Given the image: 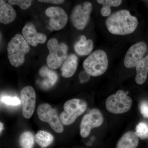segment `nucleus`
I'll return each mask as SVG.
<instances>
[{"mask_svg":"<svg viewBox=\"0 0 148 148\" xmlns=\"http://www.w3.org/2000/svg\"><path fill=\"white\" fill-rule=\"evenodd\" d=\"M106 24L111 34L123 36L135 32L138 27V20L136 17L130 14L129 11L122 10L108 17Z\"/></svg>","mask_w":148,"mask_h":148,"instance_id":"nucleus-1","label":"nucleus"},{"mask_svg":"<svg viewBox=\"0 0 148 148\" xmlns=\"http://www.w3.org/2000/svg\"><path fill=\"white\" fill-rule=\"evenodd\" d=\"M30 47L23 36L16 34L9 42L7 47L8 56L10 64L18 68L24 64L25 56L29 53Z\"/></svg>","mask_w":148,"mask_h":148,"instance_id":"nucleus-2","label":"nucleus"},{"mask_svg":"<svg viewBox=\"0 0 148 148\" xmlns=\"http://www.w3.org/2000/svg\"><path fill=\"white\" fill-rule=\"evenodd\" d=\"M83 66L90 76H101L106 71L108 66L107 54L103 50L95 51L84 60Z\"/></svg>","mask_w":148,"mask_h":148,"instance_id":"nucleus-3","label":"nucleus"},{"mask_svg":"<svg viewBox=\"0 0 148 148\" xmlns=\"http://www.w3.org/2000/svg\"><path fill=\"white\" fill-rule=\"evenodd\" d=\"M49 54L47 58V64L52 70L58 69L68 57V47L65 43H59L55 38L49 40L47 44Z\"/></svg>","mask_w":148,"mask_h":148,"instance_id":"nucleus-4","label":"nucleus"},{"mask_svg":"<svg viewBox=\"0 0 148 148\" xmlns=\"http://www.w3.org/2000/svg\"><path fill=\"white\" fill-rule=\"evenodd\" d=\"M87 104L81 99L74 98L66 101L64 106V111L60 114L62 124L70 125L82 115L86 110Z\"/></svg>","mask_w":148,"mask_h":148,"instance_id":"nucleus-5","label":"nucleus"},{"mask_svg":"<svg viewBox=\"0 0 148 148\" xmlns=\"http://www.w3.org/2000/svg\"><path fill=\"white\" fill-rule=\"evenodd\" d=\"M132 99L123 90H118L116 93L110 95L106 99V106L111 113L121 114L126 112L131 108Z\"/></svg>","mask_w":148,"mask_h":148,"instance_id":"nucleus-6","label":"nucleus"},{"mask_svg":"<svg viewBox=\"0 0 148 148\" xmlns=\"http://www.w3.org/2000/svg\"><path fill=\"white\" fill-rule=\"evenodd\" d=\"M37 114L41 121L48 123L55 132L61 133L64 131V127L57 111L48 103L40 104L37 109Z\"/></svg>","mask_w":148,"mask_h":148,"instance_id":"nucleus-7","label":"nucleus"},{"mask_svg":"<svg viewBox=\"0 0 148 148\" xmlns=\"http://www.w3.org/2000/svg\"><path fill=\"white\" fill-rule=\"evenodd\" d=\"M92 10V3L89 2H85L75 6L72 10L70 18L76 29L82 30L85 28L89 21Z\"/></svg>","mask_w":148,"mask_h":148,"instance_id":"nucleus-8","label":"nucleus"},{"mask_svg":"<svg viewBox=\"0 0 148 148\" xmlns=\"http://www.w3.org/2000/svg\"><path fill=\"white\" fill-rule=\"evenodd\" d=\"M103 121L104 118L101 111L98 109H92L83 117L80 127L81 136L84 138L89 136L91 130L101 126Z\"/></svg>","mask_w":148,"mask_h":148,"instance_id":"nucleus-9","label":"nucleus"},{"mask_svg":"<svg viewBox=\"0 0 148 148\" xmlns=\"http://www.w3.org/2000/svg\"><path fill=\"white\" fill-rule=\"evenodd\" d=\"M148 46L144 42L132 45L126 52L124 59V66L128 69L136 67L147 52Z\"/></svg>","mask_w":148,"mask_h":148,"instance_id":"nucleus-10","label":"nucleus"},{"mask_svg":"<svg viewBox=\"0 0 148 148\" xmlns=\"http://www.w3.org/2000/svg\"><path fill=\"white\" fill-rule=\"evenodd\" d=\"M22 106V114L26 119L33 115L36 106V95L34 88L31 86H25L20 92Z\"/></svg>","mask_w":148,"mask_h":148,"instance_id":"nucleus-11","label":"nucleus"},{"mask_svg":"<svg viewBox=\"0 0 148 148\" xmlns=\"http://www.w3.org/2000/svg\"><path fill=\"white\" fill-rule=\"evenodd\" d=\"M45 14L49 17V24L56 31L61 30L66 26L68 16L66 12L60 7L52 6L46 10Z\"/></svg>","mask_w":148,"mask_h":148,"instance_id":"nucleus-12","label":"nucleus"},{"mask_svg":"<svg viewBox=\"0 0 148 148\" xmlns=\"http://www.w3.org/2000/svg\"><path fill=\"white\" fill-rule=\"evenodd\" d=\"M23 36L29 44L36 47L38 44L44 43L46 41V36L43 34L38 33L36 27L32 23L25 24L22 30Z\"/></svg>","mask_w":148,"mask_h":148,"instance_id":"nucleus-13","label":"nucleus"},{"mask_svg":"<svg viewBox=\"0 0 148 148\" xmlns=\"http://www.w3.org/2000/svg\"><path fill=\"white\" fill-rule=\"evenodd\" d=\"M16 12L12 6L4 1H0V22L4 24L11 23L16 17Z\"/></svg>","mask_w":148,"mask_h":148,"instance_id":"nucleus-14","label":"nucleus"},{"mask_svg":"<svg viewBox=\"0 0 148 148\" xmlns=\"http://www.w3.org/2000/svg\"><path fill=\"white\" fill-rule=\"evenodd\" d=\"M39 74L41 77L45 78V80L43 81L40 84L41 86L44 89L51 87L58 80V76L56 72L45 66L40 68Z\"/></svg>","mask_w":148,"mask_h":148,"instance_id":"nucleus-15","label":"nucleus"},{"mask_svg":"<svg viewBox=\"0 0 148 148\" xmlns=\"http://www.w3.org/2000/svg\"><path fill=\"white\" fill-rule=\"evenodd\" d=\"M77 61V57L75 54H72L69 56L61 67L62 76L66 78L72 77L76 71Z\"/></svg>","mask_w":148,"mask_h":148,"instance_id":"nucleus-16","label":"nucleus"},{"mask_svg":"<svg viewBox=\"0 0 148 148\" xmlns=\"http://www.w3.org/2000/svg\"><path fill=\"white\" fill-rule=\"evenodd\" d=\"M139 142V138L135 132L128 131L119 139L116 148H137Z\"/></svg>","mask_w":148,"mask_h":148,"instance_id":"nucleus-17","label":"nucleus"},{"mask_svg":"<svg viewBox=\"0 0 148 148\" xmlns=\"http://www.w3.org/2000/svg\"><path fill=\"white\" fill-rule=\"evenodd\" d=\"M135 82L138 84H142L146 81L148 74V54L139 62L136 67Z\"/></svg>","mask_w":148,"mask_h":148,"instance_id":"nucleus-18","label":"nucleus"},{"mask_svg":"<svg viewBox=\"0 0 148 148\" xmlns=\"http://www.w3.org/2000/svg\"><path fill=\"white\" fill-rule=\"evenodd\" d=\"M75 50L77 54L80 56L88 55L93 48V43L92 40H86V37L84 35L81 36L80 40L75 44Z\"/></svg>","mask_w":148,"mask_h":148,"instance_id":"nucleus-19","label":"nucleus"},{"mask_svg":"<svg viewBox=\"0 0 148 148\" xmlns=\"http://www.w3.org/2000/svg\"><path fill=\"white\" fill-rule=\"evenodd\" d=\"M35 141L41 147L46 148L53 143L54 138L52 135L46 131H38L35 135Z\"/></svg>","mask_w":148,"mask_h":148,"instance_id":"nucleus-20","label":"nucleus"},{"mask_svg":"<svg viewBox=\"0 0 148 148\" xmlns=\"http://www.w3.org/2000/svg\"><path fill=\"white\" fill-rule=\"evenodd\" d=\"M121 0H98V3L103 5L101 14L103 16H109L111 12V7H117L121 4Z\"/></svg>","mask_w":148,"mask_h":148,"instance_id":"nucleus-21","label":"nucleus"},{"mask_svg":"<svg viewBox=\"0 0 148 148\" xmlns=\"http://www.w3.org/2000/svg\"><path fill=\"white\" fill-rule=\"evenodd\" d=\"M35 141L34 137L32 132L26 131L20 135L19 145L22 148H33Z\"/></svg>","mask_w":148,"mask_h":148,"instance_id":"nucleus-22","label":"nucleus"},{"mask_svg":"<svg viewBox=\"0 0 148 148\" xmlns=\"http://www.w3.org/2000/svg\"><path fill=\"white\" fill-rule=\"evenodd\" d=\"M135 132L138 138L141 139L148 138V124L143 122L140 123L136 126Z\"/></svg>","mask_w":148,"mask_h":148,"instance_id":"nucleus-23","label":"nucleus"},{"mask_svg":"<svg viewBox=\"0 0 148 148\" xmlns=\"http://www.w3.org/2000/svg\"><path fill=\"white\" fill-rule=\"evenodd\" d=\"M31 0H9L8 3L11 5H17L23 10H27L32 5Z\"/></svg>","mask_w":148,"mask_h":148,"instance_id":"nucleus-24","label":"nucleus"},{"mask_svg":"<svg viewBox=\"0 0 148 148\" xmlns=\"http://www.w3.org/2000/svg\"><path fill=\"white\" fill-rule=\"evenodd\" d=\"M1 102L9 106H16L19 105L21 101L16 97L3 96L1 97Z\"/></svg>","mask_w":148,"mask_h":148,"instance_id":"nucleus-25","label":"nucleus"},{"mask_svg":"<svg viewBox=\"0 0 148 148\" xmlns=\"http://www.w3.org/2000/svg\"><path fill=\"white\" fill-rule=\"evenodd\" d=\"M140 112L144 117L148 119V102L142 101L140 105Z\"/></svg>","mask_w":148,"mask_h":148,"instance_id":"nucleus-26","label":"nucleus"},{"mask_svg":"<svg viewBox=\"0 0 148 148\" xmlns=\"http://www.w3.org/2000/svg\"><path fill=\"white\" fill-rule=\"evenodd\" d=\"M90 75L85 71H82L79 74V79L80 83H84L88 82L90 79Z\"/></svg>","mask_w":148,"mask_h":148,"instance_id":"nucleus-27","label":"nucleus"},{"mask_svg":"<svg viewBox=\"0 0 148 148\" xmlns=\"http://www.w3.org/2000/svg\"><path fill=\"white\" fill-rule=\"evenodd\" d=\"M40 2L50 3L55 4H60L64 2V0H39Z\"/></svg>","mask_w":148,"mask_h":148,"instance_id":"nucleus-28","label":"nucleus"},{"mask_svg":"<svg viewBox=\"0 0 148 148\" xmlns=\"http://www.w3.org/2000/svg\"><path fill=\"white\" fill-rule=\"evenodd\" d=\"M0 132H1V133L2 131H3V123L1 122L0 123Z\"/></svg>","mask_w":148,"mask_h":148,"instance_id":"nucleus-29","label":"nucleus"}]
</instances>
